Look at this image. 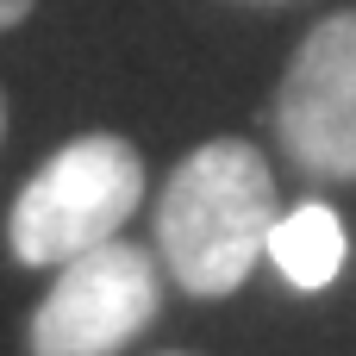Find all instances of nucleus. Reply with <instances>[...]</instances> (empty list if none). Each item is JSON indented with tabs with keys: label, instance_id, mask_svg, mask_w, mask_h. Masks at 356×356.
<instances>
[{
	"label": "nucleus",
	"instance_id": "f257e3e1",
	"mask_svg": "<svg viewBox=\"0 0 356 356\" xmlns=\"http://www.w3.org/2000/svg\"><path fill=\"white\" fill-rule=\"evenodd\" d=\"M269 225H275V175H269L263 150L244 138L200 144L169 175L163 207H156L163 263L200 300L244 288L250 263L269 244Z\"/></svg>",
	"mask_w": 356,
	"mask_h": 356
},
{
	"label": "nucleus",
	"instance_id": "f03ea898",
	"mask_svg": "<svg viewBox=\"0 0 356 356\" xmlns=\"http://www.w3.org/2000/svg\"><path fill=\"white\" fill-rule=\"evenodd\" d=\"M144 200V156L119 131L69 138L13 200L6 244L31 269H63L69 257L106 244Z\"/></svg>",
	"mask_w": 356,
	"mask_h": 356
},
{
	"label": "nucleus",
	"instance_id": "7ed1b4c3",
	"mask_svg": "<svg viewBox=\"0 0 356 356\" xmlns=\"http://www.w3.org/2000/svg\"><path fill=\"white\" fill-rule=\"evenodd\" d=\"M156 319V263L138 244H94L63 263L31 313V356H113Z\"/></svg>",
	"mask_w": 356,
	"mask_h": 356
},
{
	"label": "nucleus",
	"instance_id": "20e7f679",
	"mask_svg": "<svg viewBox=\"0 0 356 356\" xmlns=\"http://www.w3.org/2000/svg\"><path fill=\"white\" fill-rule=\"evenodd\" d=\"M275 131L313 175L356 181V13L307 31L275 94Z\"/></svg>",
	"mask_w": 356,
	"mask_h": 356
},
{
	"label": "nucleus",
	"instance_id": "39448f33",
	"mask_svg": "<svg viewBox=\"0 0 356 356\" xmlns=\"http://www.w3.org/2000/svg\"><path fill=\"white\" fill-rule=\"evenodd\" d=\"M263 250L275 257V269L294 288L313 294V288H332L338 269H344V225H338L332 207H294V213H275Z\"/></svg>",
	"mask_w": 356,
	"mask_h": 356
},
{
	"label": "nucleus",
	"instance_id": "423d86ee",
	"mask_svg": "<svg viewBox=\"0 0 356 356\" xmlns=\"http://www.w3.org/2000/svg\"><path fill=\"white\" fill-rule=\"evenodd\" d=\"M31 6H38V0H0V31H6V25H19Z\"/></svg>",
	"mask_w": 356,
	"mask_h": 356
},
{
	"label": "nucleus",
	"instance_id": "0eeeda50",
	"mask_svg": "<svg viewBox=\"0 0 356 356\" xmlns=\"http://www.w3.org/2000/svg\"><path fill=\"white\" fill-rule=\"evenodd\" d=\"M0 131H6V100H0Z\"/></svg>",
	"mask_w": 356,
	"mask_h": 356
}]
</instances>
